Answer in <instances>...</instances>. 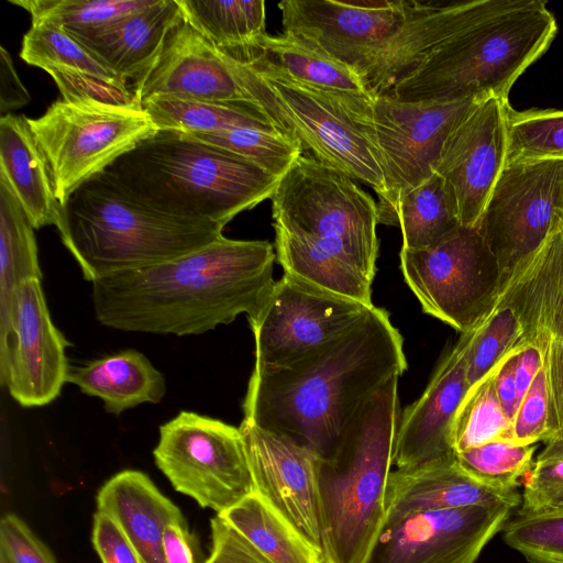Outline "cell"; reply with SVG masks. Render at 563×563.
I'll return each instance as SVG.
<instances>
[{
  "label": "cell",
  "mask_w": 563,
  "mask_h": 563,
  "mask_svg": "<svg viewBox=\"0 0 563 563\" xmlns=\"http://www.w3.org/2000/svg\"><path fill=\"white\" fill-rule=\"evenodd\" d=\"M275 247L224 235L180 257L92 283L96 318L132 332L190 335L253 314L275 279Z\"/></svg>",
  "instance_id": "cell-1"
},
{
  "label": "cell",
  "mask_w": 563,
  "mask_h": 563,
  "mask_svg": "<svg viewBox=\"0 0 563 563\" xmlns=\"http://www.w3.org/2000/svg\"><path fill=\"white\" fill-rule=\"evenodd\" d=\"M407 368L387 310L372 307L341 336L276 369H253L244 421L328 457L361 406Z\"/></svg>",
  "instance_id": "cell-2"
},
{
  "label": "cell",
  "mask_w": 563,
  "mask_h": 563,
  "mask_svg": "<svg viewBox=\"0 0 563 563\" xmlns=\"http://www.w3.org/2000/svg\"><path fill=\"white\" fill-rule=\"evenodd\" d=\"M284 274L365 306L379 241L377 202L356 180L302 153L271 197Z\"/></svg>",
  "instance_id": "cell-3"
},
{
  "label": "cell",
  "mask_w": 563,
  "mask_h": 563,
  "mask_svg": "<svg viewBox=\"0 0 563 563\" xmlns=\"http://www.w3.org/2000/svg\"><path fill=\"white\" fill-rule=\"evenodd\" d=\"M99 176L161 214L223 228L242 211L271 199L280 179L225 148L164 130Z\"/></svg>",
  "instance_id": "cell-4"
},
{
  "label": "cell",
  "mask_w": 563,
  "mask_h": 563,
  "mask_svg": "<svg viewBox=\"0 0 563 563\" xmlns=\"http://www.w3.org/2000/svg\"><path fill=\"white\" fill-rule=\"evenodd\" d=\"M398 378L388 380L361 406L334 451L319 460L324 563H364L384 525L401 415Z\"/></svg>",
  "instance_id": "cell-5"
},
{
  "label": "cell",
  "mask_w": 563,
  "mask_h": 563,
  "mask_svg": "<svg viewBox=\"0 0 563 563\" xmlns=\"http://www.w3.org/2000/svg\"><path fill=\"white\" fill-rule=\"evenodd\" d=\"M556 21L541 0H509L456 33L389 95L402 102L508 100L521 74L549 48Z\"/></svg>",
  "instance_id": "cell-6"
},
{
  "label": "cell",
  "mask_w": 563,
  "mask_h": 563,
  "mask_svg": "<svg viewBox=\"0 0 563 563\" xmlns=\"http://www.w3.org/2000/svg\"><path fill=\"white\" fill-rule=\"evenodd\" d=\"M63 244L86 280L170 261L216 241L223 227L161 214L99 175L60 205Z\"/></svg>",
  "instance_id": "cell-7"
},
{
  "label": "cell",
  "mask_w": 563,
  "mask_h": 563,
  "mask_svg": "<svg viewBox=\"0 0 563 563\" xmlns=\"http://www.w3.org/2000/svg\"><path fill=\"white\" fill-rule=\"evenodd\" d=\"M224 55L252 100L303 150L384 199V176L365 123L373 100L318 89L254 60Z\"/></svg>",
  "instance_id": "cell-8"
},
{
  "label": "cell",
  "mask_w": 563,
  "mask_h": 563,
  "mask_svg": "<svg viewBox=\"0 0 563 563\" xmlns=\"http://www.w3.org/2000/svg\"><path fill=\"white\" fill-rule=\"evenodd\" d=\"M27 123L60 205L79 186L158 131L140 102L89 98H60Z\"/></svg>",
  "instance_id": "cell-9"
},
{
  "label": "cell",
  "mask_w": 563,
  "mask_h": 563,
  "mask_svg": "<svg viewBox=\"0 0 563 563\" xmlns=\"http://www.w3.org/2000/svg\"><path fill=\"white\" fill-rule=\"evenodd\" d=\"M399 258L422 310L461 333L477 327L498 301L499 266L476 227L460 225L424 249L401 247Z\"/></svg>",
  "instance_id": "cell-10"
},
{
  "label": "cell",
  "mask_w": 563,
  "mask_h": 563,
  "mask_svg": "<svg viewBox=\"0 0 563 563\" xmlns=\"http://www.w3.org/2000/svg\"><path fill=\"white\" fill-rule=\"evenodd\" d=\"M156 466L179 493L217 515L253 493L240 428L190 411L159 427Z\"/></svg>",
  "instance_id": "cell-11"
},
{
  "label": "cell",
  "mask_w": 563,
  "mask_h": 563,
  "mask_svg": "<svg viewBox=\"0 0 563 563\" xmlns=\"http://www.w3.org/2000/svg\"><path fill=\"white\" fill-rule=\"evenodd\" d=\"M563 221V161H508L476 225L495 256L501 288Z\"/></svg>",
  "instance_id": "cell-12"
},
{
  "label": "cell",
  "mask_w": 563,
  "mask_h": 563,
  "mask_svg": "<svg viewBox=\"0 0 563 563\" xmlns=\"http://www.w3.org/2000/svg\"><path fill=\"white\" fill-rule=\"evenodd\" d=\"M372 307L283 274L247 317L255 342L254 369H276L302 360L345 333Z\"/></svg>",
  "instance_id": "cell-13"
},
{
  "label": "cell",
  "mask_w": 563,
  "mask_h": 563,
  "mask_svg": "<svg viewBox=\"0 0 563 563\" xmlns=\"http://www.w3.org/2000/svg\"><path fill=\"white\" fill-rule=\"evenodd\" d=\"M478 102H402L389 95L374 97L365 122L386 188L378 211L435 173L446 139Z\"/></svg>",
  "instance_id": "cell-14"
},
{
  "label": "cell",
  "mask_w": 563,
  "mask_h": 563,
  "mask_svg": "<svg viewBox=\"0 0 563 563\" xmlns=\"http://www.w3.org/2000/svg\"><path fill=\"white\" fill-rule=\"evenodd\" d=\"M69 342L55 327L40 279L21 284L0 320V382L23 407L55 400L67 383Z\"/></svg>",
  "instance_id": "cell-15"
},
{
  "label": "cell",
  "mask_w": 563,
  "mask_h": 563,
  "mask_svg": "<svg viewBox=\"0 0 563 563\" xmlns=\"http://www.w3.org/2000/svg\"><path fill=\"white\" fill-rule=\"evenodd\" d=\"M405 0H284L285 35L354 69L406 22L418 7Z\"/></svg>",
  "instance_id": "cell-16"
},
{
  "label": "cell",
  "mask_w": 563,
  "mask_h": 563,
  "mask_svg": "<svg viewBox=\"0 0 563 563\" xmlns=\"http://www.w3.org/2000/svg\"><path fill=\"white\" fill-rule=\"evenodd\" d=\"M498 300L515 310L522 330L521 342L533 344L542 355L553 437L563 431V221L515 269Z\"/></svg>",
  "instance_id": "cell-17"
},
{
  "label": "cell",
  "mask_w": 563,
  "mask_h": 563,
  "mask_svg": "<svg viewBox=\"0 0 563 563\" xmlns=\"http://www.w3.org/2000/svg\"><path fill=\"white\" fill-rule=\"evenodd\" d=\"M512 510L471 506L387 520L364 563H475Z\"/></svg>",
  "instance_id": "cell-18"
},
{
  "label": "cell",
  "mask_w": 563,
  "mask_h": 563,
  "mask_svg": "<svg viewBox=\"0 0 563 563\" xmlns=\"http://www.w3.org/2000/svg\"><path fill=\"white\" fill-rule=\"evenodd\" d=\"M508 100L479 101L446 139L435 173L450 186L463 227H476L508 163Z\"/></svg>",
  "instance_id": "cell-19"
},
{
  "label": "cell",
  "mask_w": 563,
  "mask_h": 563,
  "mask_svg": "<svg viewBox=\"0 0 563 563\" xmlns=\"http://www.w3.org/2000/svg\"><path fill=\"white\" fill-rule=\"evenodd\" d=\"M253 492L322 555L318 495L320 457L292 440L242 421Z\"/></svg>",
  "instance_id": "cell-20"
},
{
  "label": "cell",
  "mask_w": 563,
  "mask_h": 563,
  "mask_svg": "<svg viewBox=\"0 0 563 563\" xmlns=\"http://www.w3.org/2000/svg\"><path fill=\"white\" fill-rule=\"evenodd\" d=\"M479 324L462 333L422 395L401 412L393 452L397 470H412L455 457L453 423L468 390L467 352Z\"/></svg>",
  "instance_id": "cell-21"
},
{
  "label": "cell",
  "mask_w": 563,
  "mask_h": 563,
  "mask_svg": "<svg viewBox=\"0 0 563 563\" xmlns=\"http://www.w3.org/2000/svg\"><path fill=\"white\" fill-rule=\"evenodd\" d=\"M134 93L218 102H254L227 56L184 16L169 29L163 48Z\"/></svg>",
  "instance_id": "cell-22"
},
{
  "label": "cell",
  "mask_w": 563,
  "mask_h": 563,
  "mask_svg": "<svg viewBox=\"0 0 563 563\" xmlns=\"http://www.w3.org/2000/svg\"><path fill=\"white\" fill-rule=\"evenodd\" d=\"M509 0H474L449 4L419 2L417 9L365 62L358 75L373 97L387 95L434 49Z\"/></svg>",
  "instance_id": "cell-23"
},
{
  "label": "cell",
  "mask_w": 563,
  "mask_h": 563,
  "mask_svg": "<svg viewBox=\"0 0 563 563\" xmlns=\"http://www.w3.org/2000/svg\"><path fill=\"white\" fill-rule=\"evenodd\" d=\"M521 494L489 488L466 474L456 459L412 470H393L385 495V521L471 506L517 508ZM384 521V522H385Z\"/></svg>",
  "instance_id": "cell-24"
},
{
  "label": "cell",
  "mask_w": 563,
  "mask_h": 563,
  "mask_svg": "<svg viewBox=\"0 0 563 563\" xmlns=\"http://www.w3.org/2000/svg\"><path fill=\"white\" fill-rule=\"evenodd\" d=\"M177 0H155L140 11L96 29L68 32L133 91L155 64L173 24Z\"/></svg>",
  "instance_id": "cell-25"
},
{
  "label": "cell",
  "mask_w": 563,
  "mask_h": 563,
  "mask_svg": "<svg viewBox=\"0 0 563 563\" xmlns=\"http://www.w3.org/2000/svg\"><path fill=\"white\" fill-rule=\"evenodd\" d=\"M97 508L119 525L142 563H165V528L183 514L145 473L124 470L114 474L99 489Z\"/></svg>",
  "instance_id": "cell-26"
},
{
  "label": "cell",
  "mask_w": 563,
  "mask_h": 563,
  "mask_svg": "<svg viewBox=\"0 0 563 563\" xmlns=\"http://www.w3.org/2000/svg\"><path fill=\"white\" fill-rule=\"evenodd\" d=\"M0 178L10 186L34 229L58 225L60 203L45 157L23 115L0 118Z\"/></svg>",
  "instance_id": "cell-27"
},
{
  "label": "cell",
  "mask_w": 563,
  "mask_h": 563,
  "mask_svg": "<svg viewBox=\"0 0 563 563\" xmlns=\"http://www.w3.org/2000/svg\"><path fill=\"white\" fill-rule=\"evenodd\" d=\"M67 383L81 393L102 400L106 411L120 415L142 404H157L166 393V382L148 358L134 349L69 366Z\"/></svg>",
  "instance_id": "cell-28"
},
{
  "label": "cell",
  "mask_w": 563,
  "mask_h": 563,
  "mask_svg": "<svg viewBox=\"0 0 563 563\" xmlns=\"http://www.w3.org/2000/svg\"><path fill=\"white\" fill-rule=\"evenodd\" d=\"M225 54L238 59L254 60L318 89L374 99L354 69L285 34H266L254 49Z\"/></svg>",
  "instance_id": "cell-29"
},
{
  "label": "cell",
  "mask_w": 563,
  "mask_h": 563,
  "mask_svg": "<svg viewBox=\"0 0 563 563\" xmlns=\"http://www.w3.org/2000/svg\"><path fill=\"white\" fill-rule=\"evenodd\" d=\"M378 223L398 227L407 250L433 245L461 225L453 191L437 173L378 211Z\"/></svg>",
  "instance_id": "cell-30"
},
{
  "label": "cell",
  "mask_w": 563,
  "mask_h": 563,
  "mask_svg": "<svg viewBox=\"0 0 563 563\" xmlns=\"http://www.w3.org/2000/svg\"><path fill=\"white\" fill-rule=\"evenodd\" d=\"M141 104L157 130L211 134L235 128L282 129L255 102L201 101L163 96L145 99Z\"/></svg>",
  "instance_id": "cell-31"
},
{
  "label": "cell",
  "mask_w": 563,
  "mask_h": 563,
  "mask_svg": "<svg viewBox=\"0 0 563 563\" xmlns=\"http://www.w3.org/2000/svg\"><path fill=\"white\" fill-rule=\"evenodd\" d=\"M218 516L271 563H324L321 553L254 492Z\"/></svg>",
  "instance_id": "cell-32"
},
{
  "label": "cell",
  "mask_w": 563,
  "mask_h": 563,
  "mask_svg": "<svg viewBox=\"0 0 563 563\" xmlns=\"http://www.w3.org/2000/svg\"><path fill=\"white\" fill-rule=\"evenodd\" d=\"M186 20L221 51H249L266 35L263 0H177Z\"/></svg>",
  "instance_id": "cell-33"
},
{
  "label": "cell",
  "mask_w": 563,
  "mask_h": 563,
  "mask_svg": "<svg viewBox=\"0 0 563 563\" xmlns=\"http://www.w3.org/2000/svg\"><path fill=\"white\" fill-rule=\"evenodd\" d=\"M42 279L34 227L10 186L0 178V320L13 291L23 283Z\"/></svg>",
  "instance_id": "cell-34"
},
{
  "label": "cell",
  "mask_w": 563,
  "mask_h": 563,
  "mask_svg": "<svg viewBox=\"0 0 563 563\" xmlns=\"http://www.w3.org/2000/svg\"><path fill=\"white\" fill-rule=\"evenodd\" d=\"M20 57L45 71L75 70L121 81L66 30L47 22L32 23L22 38Z\"/></svg>",
  "instance_id": "cell-35"
},
{
  "label": "cell",
  "mask_w": 563,
  "mask_h": 563,
  "mask_svg": "<svg viewBox=\"0 0 563 563\" xmlns=\"http://www.w3.org/2000/svg\"><path fill=\"white\" fill-rule=\"evenodd\" d=\"M498 365L468 388L457 409L452 430L455 453L493 440L510 439L511 421L495 388Z\"/></svg>",
  "instance_id": "cell-36"
},
{
  "label": "cell",
  "mask_w": 563,
  "mask_h": 563,
  "mask_svg": "<svg viewBox=\"0 0 563 563\" xmlns=\"http://www.w3.org/2000/svg\"><path fill=\"white\" fill-rule=\"evenodd\" d=\"M536 444L497 439L455 453L459 466L478 483L500 492H515L529 473Z\"/></svg>",
  "instance_id": "cell-37"
},
{
  "label": "cell",
  "mask_w": 563,
  "mask_h": 563,
  "mask_svg": "<svg viewBox=\"0 0 563 563\" xmlns=\"http://www.w3.org/2000/svg\"><path fill=\"white\" fill-rule=\"evenodd\" d=\"M238 154L282 178L303 153L298 140L282 129L235 128L211 134H189Z\"/></svg>",
  "instance_id": "cell-38"
},
{
  "label": "cell",
  "mask_w": 563,
  "mask_h": 563,
  "mask_svg": "<svg viewBox=\"0 0 563 563\" xmlns=\"http://www.w3.org/2000/svg\"><path fill=\"white\" fill-rule=\"evenodd\" d=\"M25 9L32 23L47 22L67 32L100 27L152 5L155 0H9Z\"/></svg>",
  "instance_id": "cell-39"
},
{
  "label": "cell",
  "mask_w": 563,
  "mask_h": 563,
  "mask_svg": "<svg viewBox=\"0 0 563 563\" xmlns=\"http://www.w3.org/2000/svg\"><path fill=\"white\" fill-rule=\"evenodd\" d=\"M503 538L531 563H563V504L518 511L505 525Z\"/></svg>",
  "instance_id": "cell-40"
},
{
  "label": "cell",
  "mask_w": 563,
  "mask_h": 563,
  "mask_svg": "<svg viewBox=\"0 0 563 563\" xmlns=\"http://www.w3.org/2000/svg\"><path fill=\"white\" fill-rule=\"evenodd\" d=\"M508 161L562 159L563 110L508 111Z\"/></svg>",
  "instance_id": "cell-41"
},
{
  "label": "cell",
  "mask_w": 563,
  "mask_h": 563,
  "mask_svg": "<svg viewBox=\"0 0 563 563\" xmlns=\"http://www.w3.org/2000/svg\"><path fill=\"white\" fill-rule=\"evenodd\" d=\"M521 325L515 310L498 300L479 324L466 360L468 388L489 374L521 341Z\"/></svg>",
  "instance_id": "cell-42"
},
{
  "label": "cell",
  "mask_w": 563,
  "mask_h": 563,
  "mask_svg": "<svg viewBox=\"0 0 563 563\" xmlns=\"http://www.w3.org/2000/svg\"><path fill=\"white\" fill-rule=\"evenodd\" d=\"M533 461L525 477L518 511L563 504V431L555 433Z\"/></svg>",
  "instance_id": "cell-43"
},
{
  "label": "cell",
  "mask_w": 563,
  "mask_h": 563,
  "mask_svg": "<svg viewBox=\"0 0 563 563\" xmlns=\"http://www.w3.org/2000/svg\"><path fill=\"white\" fill-rule=\"evenodd\" d=\"M552 437L550 429V391L542 366L520 400L510 428V440L536 444Z\"/></svg>",
  "instance_id": "cell-44"
},
{
  "label": "cell",
  "mask_w": 563,
  "mask_h": 563,
  "mask_svg": "<svg viewBox=\"0 0 563 563\" xmlns=\"http://www.w3.org/2000/svg\"><path fill=\"white\" fill-rule=\"evenodd\" d=\"M47 73L64 99L89 98L112 103H141L134 91L121 81L66 69H48Z\"/></svg>",
  "instance_id": "cell-45"
},
{
  "label": "cell",
  "mask_w": 563,
  "mask_h": 563,
  "mask_svg": "<svg viewBox=\"0 0 563 563\" xmlns=\"http://www.w3.org/2000/svg\"><path fill=\"white\" fill-rule=\"evenodd\" d=\"M0 560L4 563H57L49 549L16 515L0 522Z\"/></svg>",
  "instance_id": "cell-46"
},
{
  "label": "cell",
  "mask_w": 563,
  "mask_h": 563,
  "mask_svg": "<svg viewBox=\"0 0 563 563\" xmlns=\"http://www.w3.org/2000/svg\"><path fill=\"white\" fill-rule=\"evenodd\" d=\"M210 525L212 548L206 563H271L218 515Z\"/></svg>",
  "instance_id": "cell-47"
},
{
  "label": "cell",
  "mask_w": 563,
  "mask_h": 563,
  "mask_svg": "<svg viewBox=\"0 0 563 563\" xmlns=\"http://www.w3.org/2000/svg\"><path fill=\"white\" fill-rule=\"evenodd\" d=\"M91 541L102 563H142L119 525L99 510L93 516Z\"/></svg>",
  "instance_id": "cell-48"
},
{
  "label": "cell",
  "mask_w": 563,
  "mask_h": 563,
  "mask_svg": "<svg viewBox=\"0 0 563 563\" xmlns=\"http://www.w3.org/2000/svg\"><path fill=\"white\" fill-rule=\"evenodd\" d=\"M165 563H199V547L185 517L167 525L163 537Z\"/></svg>",
  "instance_id": "cell-49"
},
{
  "label": "cell",
  "mask_w": 563,
  "mask_h": 563,
  "mask_svg": "<svg viewBox=\"0 0 563 563\" xmlns=\"http://www.w3.org/2000/svg\"><path fill=\"white\" fill-rule=\"evenodd\" d=\"M31 98L21 82L11 56L0 46V112L1 115L21 108L30 102Z\"/></svg>",
  "instance_id": "cell-50"
},
{
  "label": "cell",
  "mask_w": 563,
  "mask_h": 563,
  "mask_svg": "<svg viewBox=\"0 0 563 563\" xmlns=\"http://www.w3.org/2000/svg\"><path fill=\"white\" fill-rule=\"evenodd\" d=\"M518 345L499 363L495 376V388L498 399L506 416L511 422L518 408L515 378Z\"/></svg>",
  "instance_id": "cell-51"
},
{
  "label": "cell",
  "mask_w": 563,
  "mask_h": 563,
  "mask_svg": "<svg viewBox=\"0 0 563 563\" xmlns=\"http://www.w3.org/2000/svg\"><path fill=\"white\" fill-rule=\"evenodd\" d=\"M542 366L543 360L539 349L520 341L515 368L518 405Z\"/></svg>",
  "instance_id": "cell-52"
},
{
  "label": "cell",
  "mask_w": 563,
  "mask_h": 563,
  "mask_svg": "<svg viewBox=\"0 0 563 563\" xmlns=\"http://www.w3.org/2000/svg\"><path fill=\"white\" fill-rule=\"evenodd\" d=\"M0 563H4V562L0 560Z\"/></svg>",
  "instance_id": "cell-53"
}]
</instances>
